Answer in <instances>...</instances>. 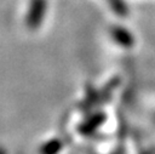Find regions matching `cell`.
Instances as JSON below:
<instances>
[{"label": "cell", "instance_id": "cell-1", "mask_svg": "<svg viewBox=\"0 0 155 154\" xmlns=\"http://www.w3.org/2000/svg\"><path fill=\"white\" fill-rule=\"evenodd\" d=\"M46 11V1L45 0H31L30 11L28 13V25L30 28L38 27L44 18Z\"/></svg>", "mask_w": 155, "mask_h": 154}, {"label": "cell", "instance_id": "cell-2", "mask_svg": "<svg viewBox=\"0 0 155 154\" xmlns=\"http://www.w3.org/2000/svg\"><path fill=\"white\" fill-rule=\"evenodd\" d=\"M59 147H61L59 141H51L42 148V154H56Z\"/></svg>", "mask_w": 155, "mask_h": 154}, {"label": "cell", "instance_id": "cell-3", "mask_svg": "<svg viewBox=\"0 0 155 154\" xmlns=\"http://www.w3.org/2000/svg\"><path fill=\"white\" fill-rule=\"evenodd\" d=\"M128 34L127 33H125L124 30H121V29H117L116 32H115V38L121 42V44H126V45H130L131 44V38L130 36H127Z\"/></svg>", "mask_w": 155, "mask_h": 154}, {"label": "cell", "instance_id": "cell-4", "mask_svg": "<svg viewBox=\"0 0 155 154\" xmlns=\"http://www.w3.org/2000/svg\"><path fill=\"white\" fill-rule=\"evenodd\" d=\"M0 154H5V153H4V150H0Z\"/></svg>", "mask_w": 155, "mask_h": 154}]
</instances>
